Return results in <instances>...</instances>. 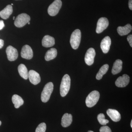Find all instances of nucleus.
<instances>
[{
    "instance_id": "nucleus-25",
    "label": "nucleus",
    "mask_w": 132,
    "mask_h": 132,
    "mask_svg": "<svg viewBox=\"0 0 132 132\" xmlns=\"http://www.w3.org/2000/svg\"><path fill=\"white\" fill-rule=\"evenodd\" d=\"M46 129V125L45 123L39 124L36 129L35 132H45Z\"/></svg>"
},
{
    "instance_id": "nucleus-26",
    "label": "nucleus",
    "mask_w": 132,
    "mask_h": 132,
    "mask_svg": "<svg viewBox=\"0 0 132 132\" xmlns=\"http://www.w3.org/2000/svg\"><path fill=\"white\" fill-rule=\"evenodd\" d=\"M100 132H112L111 128L108 126H103L100 129Z\"/></svg>"
},
{
    "instance_id": "nucleus-27",
    "label": "nucleus",
    "mask_w": 132,
    "mask_h": 132,
    "mask_svg": "<svg viewBox=\"0 0 132 132\" xmlns=\"http://www.w3.org/2000/svg\"><path fill=\"white\" fill-rule=\"evenodd\" d=\"M127 40L128 42H129L130 46L132 47V35H130L128 36Z\"/></svg>"
},
{
    "instance_id": "nucleus-23",
    "label": "nucleus",
    "mask_w": 132,
    "mask_h": 132,
    "mask_svg": "<svg viewBox=\"0 0 132 132\" xmlns=\"http://www.w3.org/2000/svg\"><path fill=\"white\" fill-rule=\"evenodd\" d=\"M109 68L108 64H105L103 65L100 69L99 72L96 75V79L98 80L101 79L104 75L106 73Z\"/></svg>"
},
{
    "instance_id": "nucleus-16",
    "label": "nucleus",
    "mask_w": 132,
    "mask_h": 132,
    "mask_svg": "<svg viewBox=\"0 0 132 132\" xmlns=\"http://www.w3.org/2000/svg\"><path fill=\"white\" fill-rule=\"evenodd\" d=\"M13 7L11 5H8L0 12V16L3 19H7L13 13Z\"/></svg>"
},
{
    "instance_id": "nucleus-11",
    "label": "nucleus",
    "mask_w": 132,
    "mask_h": 132,
    "mask_svg": "<svg viewBox=\"0 0 132 132\" xmlns=\"http://www.w3.org/2000/svg\"><path fill=\"white\" fill-rule=\"evenodd\" d=\"M21 54L23 59L31 60L33 57L32 50L29 45H25L22 48Z\"/></svg>"
},
{
    "instance_id": "nucleus-15",
    "label": "nucleus",
    "mask_w": 132,
    "mask_h": 132,
    "mask_svg": "<svg viewBox=\"0 0 132 132\" xmlns=\"http://www.w3.org/2000/svg\"><path fill=\"white\" fill-rule=\"evenodd\" d=\"M55 45V39L53 37L47 35L43 37L42 40V45L45 47H51Z\"/></svg>"
},
{
    "instance_id": "nucleus-17",
    "label": "nucleus",
    "mask_w": 132,
    "mask_h": 132,
    "mask_svg": "<svg viewBox=\"0 0 132 132\" xmlns=\"http://www.w3.org/2000/svg\"><path fill=\"white\" fill-rule=\"evenodd\" d=\"M72 122V116L70 114L65 113L62 116L61 119V125L63 127L69 126Z\"/></svg>"
},
{
    "instance_id": "nucleus-2",
    "label": "nucleus",
    "mask_w": 132,
    "mask_h": 132,
    "mask_svg": "<svg viewBox=\"0 0 132 132\" xmlns=\"http://www.w3.org/2000/svg\"><path fill=\"white\" fill-rule=\"evenodd\" d=\"M81 39V32L79 29H76L73 32L70 38V44L73 49L76 50L79 47Z\"/></svg>"
},
{
    "instance_id": "nucleus-36",
    "label": "nucleus",
    "mask_w": 132,
    "mask_h": 132,
    "mask_svg": "<svg viewBox=\"0 0 132 132\" xmlns=\"http://www.w3.org/2000/svg\"><path fill=\"white\" fill-rule=\"evenodd\" d=\"M13 5V3H12V5Z\"/></svg>"
},
{
    "instance_id": "nucleus-6",
    "label": "nucleus",
    "mask_w": 132,
    "mask_h": 132,
    "mask_svg": "<svg viewBox=\"0 0 132 132\" xmlns=\"http://www.w3.org/2000/svg\"><path fill=\"white\" fill-rule=\"evenodd\" d=\"M62 2L61 0H55L50 5L48 9V13L50 16H54L57 14L61 8Z\"/></svg>"
},
{
    "instance_id": "nucleus-28",
    "label": "nucleus",
    "mask_w": 132,
    "mask_h": 132,
    "mask_svg": "<svg viewBox=\"0 0 132 132\" xmlns=\"http://www.w3.org/2000/svg\"><path fill=\"white\" fill-rule=\"evenodd\" d=\"M5 27V24H4V22L3 21L0 20V30L2 29Z\"/></svg>"
},
{
    "instance_id": "nucleus-1",
    "label": "nucleus",
    "mask_w": 132,
    "mask_h": 132,
    "mask_svg": "<svg viewBox=\"0 0 132 132\" xmlns=\"http://www.w3.org/2000/svg\"><path fill=\"white\" fill-rule=\"evenodd\" d=\"M71 86V78L68 74L65 75L62 80L60 87V93L62 97H64L68 94Z\"/></svg>"
},
{
    "instance_id": "nucleus-34",
    "label": "nucleus",
    "mask_w": 132,
    "mask_h": 132,
    "mask_svg": "<svg viewBox=\"0 0 132 132\" xmlns=\"http://www.w3.org/2000/svg\"><path fill=\"white\" fill-rule=\"evenodd\" d=\"M15 18V16H13V19L14 20Z\"/></svg>"
},
{
    "instance_id": "nucleus-33",
    "label": "nucleus",
    "mask_w": 132,
    "mask_h": 132,
    "mask_svg": "<svg viewBox=\"0 0 132 132\" xmlns=\"http://www.w3.org/2000/svg\"><path fill=\"white\" fill-rule=\"evenodd\" d=\"M1 124H2L1 121H0V126H1Z\"/></svg>"
},
{
    "instance_id": "nucleus-35",
    "label": "nucleus",
    "mask_w": 132,
    "mask_h": 132,
    "mask_svg": "<svg viewBox=\"0 0 132 132\" xmlns=\"http://www.w3.org/2000/svg\"><path fill=\"white\" fill-rule=\"evenodd\" d=\"M28 24H30V22H28Z\"/></svg>"
},
{
    "instance_id": "nucleus-12",
    "label": "nucleus",
    "mask_w": 132,
    "mask_h": 132,
    "mask_svg": "<svg viewBox=\"0 0 132 132\" xmlns=\"http://www.w3.org/2000/svg\"><path fill=\"white\" fill-rule=\"evenodd\" d=\"M28 78L31 83L34 85H38L41 81L39 74L34 70H30L29 72Z\"/></svg>"
},
{
    "instance_id": "nucleus-3",
    "label": "nucleus",
    "mask_w": 132,
    "mask_h": 132,
    "mask_svg": "<svg viewBox=\"0 0 132 132\" xmlns=\"http://www.w3.org/2000/svg\"><path fill=\"white\" fill-rule=\"evenodd\" d=\"M53 89L54 85L53 82H48L45 85L41 96V99L43 102L46 103L48 101Z\"/></svg>"
},
{
    "instance_id": "nucleus-32",
    "label": "nucleus",
    "mask_w": 132,
    "mask_h": 132,
    "mask_svg": "<svg viewBox=\"0 0 132 132\" xmlns=\"http://www.w3.org/2000/svg\"><path fill=\"white\" fill-rule=\"evenodd\" d=\"M88 132H94L93 131H90H90H88Z\"/></svg>"
},
{
    "instance_id": "nucleus-18",
    "label": "nucleus",
    "mask_w": 132,
    "mask_h": 132,
    "mask_svg": "<svg viewBox=\"0 0 132 132\" xmlns=\"http://www.w3.org/2000/svg\"><path fill=\"white\" fill-rule=\"evenodd\" d=\"M132 26L131 24H127L124 27H118L117 31L119 34L121 36L127 35L132 31Z\"/></svg>"
},
{
    "instance_id": "nucleus-29",
    "label": "nucleus",
    "mask_w": 132,
    "mask_h": 132,
    "mask_svg": "<svg viewBox=\"0 0 132 132\" xmlns=\"http://www.w3.org/2000/svg\"><path fill=\"white\" fill-rule=\"evenodd\" d=\"M4 41L1 39H0V49L2 48L4 46Z\"/></svg>"
},
{
    "instance_id": "nucleus-31",
    "label": "nucleus",
    "mask_w": 132,
    "mask_h": 132,
    "mask_svg": "<svg viewBox=\"0 0 132 132\" xmlns=\"http://www.w3.org/2000/svg\"><path fill=\"white\" fill-rule=\"evenodd\" d=\"M130 125H131V127L132 128V120L131 121V124H130Z\"/></svg>"
},
{
    "instance_id": "nucleus-5",
    "label": "nucleus",
    "mask_w": 132,
    "mask_h": 132,
    "mask_svg": "<svg viewBox=\"0 0 132 132\" xmlns=\"http://www.w3.org/2000/svg\"><path fill=\"white\" fill-rule=\"evenodd\" d=\"M31 20L30 16L26 13H22L16 16L14 21V25L18 28L24 27Z\"/></svg>"
},
{
    "instance_id": "nucleus-13",
    "label": "nucleus",
    "mask_w": 132,
    "mask_h": 132,
    "mask_svg": "<svg viewBox=\"0 0 132 132\" xmlns=\"http://www.w3.org/2000/svg\"><path fill=\"white\" fill-rule=\"evenodd\" d=\"M111 44V39L109 36H106L102 40L101 43V48L104 53H108L110 49Z\"/></svg>"
},
{
    "instance_id": "nucleus-4",
    "label": "nucleus",
    "mask_w": 132,
    "mask_h": 132,
    "mask_svg": "<svg viewBox=\"0 0 132 132\" xmlns=\"http://www.w3.org/2000/svg\"><path fill=\"white\" fill-rule=\"evenodd\" d=\"M100 97V94L98 91H93L90 93L86 99V103L88 107L92 108L95 105Z\"/></svg>"
},
{
    "instance_id": "nucleus-7",
    "label": "nucleus",
    "mask_w": 132,
    "mask_h": 132,
    "mask_svg": "<svg viewBox=\"0 0 132 132\" xmlns=\"http://www.w3.org/2000/svg\"><path fill=\"white\" fill-rule=\"evenodd\" d=\"M109 25L108 19L105 17H101L98 20L97 23L96 32L97 34H100L107 28Z\"/></svg>"
},
{
    "instance_id": "nucleus-24",
    "label": "nucleus",
    "mask_w": 132,
    "mask_h": 132,
    "mask_svg": "<svg viewBox=\"0 0 132 132\" xmlns=\"http://www.w3.org/2000/svg\"><path fill=\"white\" fill-rule=\"evenodd\" d=\"M97 119L99 123L102 125H106L109 123V121L108 120L106 119L105 116L104 114L100 113L97 116Z\"/></svg>"
},
{
    "instance_id": "nucleus-14",
    "label": "nucleus",
    "mask_w": 132,
    "mask_h": 132,
    "mask_svg": "<svg viewBox=\"0 0 132 132\" xmlns=\"http://www.w3.org/2000/svg\"><path fill=\"white\" fill-rule=\"evenodd\" d=\"M107 114L112 120L114 122H118L120 120L121 116L120 113L115 109H109L107 111Z\"/></svg>"
},
{
    "instance_id": "nucleus-10",
    "label": "nucleus",
    "mask_w": 132,
    "mask_h": 132,
    "mask_svg": "<svg viewBox=\"0 0 132 132\" xmlns=\"http://www.w3.org/2000/svg\"><path fill=\"white\" fill-rule=\"evenodd\" d=\"M130 78L127 75L124 74L118 78L115 81V85L119 87H124L130 82Z\"/></svg>"
},
{
    "instance_id": "nucleus-20",
    "label": "nucleus",
    "mask_w": 132,
    "mask_h": 132,
    "mask_svg": "<svg viewBox=\"0 0 132 132\" xmlns=\"http://www.w3.org/2000/svg\"><path fill=\"white\" fill-rule=\"evenodd\" d=\"M19 74L24 79L27 80L28 78V72L27 69L24 64H21L18 68Z\"/></svg>"
},
{
    "instance_id": "nucleus-19",
    "label": "nucleus",
    "mask_w": 132,
    "mask_h": 132,
    "mask_svg": "<svg viewBox=\"0 0 132 132\" xmlns=\"http://www.w3.org/2000/svg\"><path fill=\"white\" fill-rule=\"evenodd\" d=\"M123 62L121 60L118 59L114 63L112 69V73L113 75H116L120 72L122 69Z\"/></svg>"
},
{
    "instance_id": "nucleus-8",
    "label": "nucleus",
    "mask_w": 132,
    "mask_h": 132,
    "mask_svg": "<svg viewBox=\"0 0 132 132\" xmlns=\"http://www.w3.org/2000/svg\"><path fill=\"white\" fill-rule=\"evenodd\" d=\"M95 54L96 53L94 48H90L88 50L85 56V60L86 64L88 65H91L93 64Z\"/></svg>"
},
{
    "instance_id": "nucleus-9",
    "label": "nucleus",
    "mask_w": 132,
    "mask_h": 132,
    "mask_svg": "<svg viewBox=\"0 0 132 132\" xmlns=\"http://www.w3.org/2000/svg\"><path fill=\"white\" fill-rule=\"evenodd\" d=\"M7 59L10 61H14L17 59L18 53L17 50L11 46H8L6 50Z\"/></svg>"
},
{
    "instance_id": "nucleus-21",
    "label": "nucleus",
    "mask_w": 132,
    "mask_h": 132,
    "mask_svg": "<svg viewBox=\"0 0 132 132\" xmlns=\"http://www.w3.org/2000/svg\"><path fill=\"white\" fill-rule=\"evenodd\" d=\"M57 50L55 48H51L46 53L45 56V59L46 61H49L54 59L57 57Z\"/></svg>"
},
{
    "instance_id": "nucleus-22",
    "label": "nucleus",
    "mask_w": 132,
    "mask_h": 132,
    "mask_svg": "<svg viewBox=\"0 0 132 132\" xmlns=\"http://www.w3.org/2000/svg\"><path fill=\"white\" fill-rule=\"evenodd\" d=\"M12 101L14 104L15 108H19L24 103V100L21 97L18 95L14 94L12 97Z\"/></svg>"
},
{
    "instance_id": "nucleus-30",
    "label": "nucleus",
    "mask_w": 132,
    "mask_h": 132,
    "mask_svg": "<svg viewBox=\"0 0 132 132\" xmlns=\"http://www.w3.org/2000/svg\"><path fill=\"white\" fill-rule=\"evenodd\" d=\"M128 6L131 10H132V0H129L128 2Z\"/></svg>"
}]
</instances>
